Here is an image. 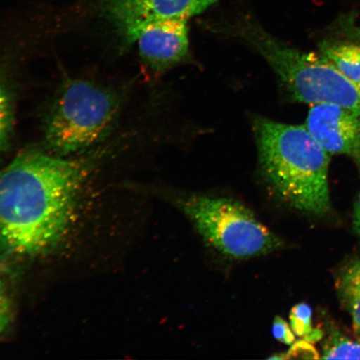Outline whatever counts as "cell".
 Here are the masks:
<instances>
[{
    "label": "cell",
    "instance_id": "1",
    "mask_svg": "<svg viewBox=\"0 0 360 360\" xmlns=\"http://www.w3.org/2000/svg\"><path fill=\"white\" fill-rule=\"evenodd\" d=\"M86 169L82 162L31 150L0 171V258H33L60 244Z\"/></svg>",
    "mask_w": 360,
    "mask_h": 360
},
{
    "label": "cell",
    "instance_id": "2",
    "mask_svg": "<svg viewBox=\"0 0 360 360\" xmlns=\"http://www.w3.org/2000/svg\"><path fill=\"white\" fill-rule=\"evenodd\" d=\"M253 127L261 172L274 193L295 210L325 214L330 206V155L304 125L258 116Z\"/></svg>",
    "mask_w": 360,
    "mask_h": 360
},
{
    "label": "cell",
    "instance_id": "3",
    "mask_svg": "<svg viewBox=\"0 0 360 360\" xmlns=\"http://www.w3.org/2000/svg\"><path fill=\"white\" fill-rule=\"evenodd\" d=\"M238 34L271 67L292 100L309 105L335 103L360 114V82L318 53L290 46L250 20L238 27Z\"/></svg>",
    "mask_w": 360,
    "mask_h": 360
},
{
    "label": "cell",
    "instance_id": "4",
    "mask_svg": "<svg viewBox=\"0 0 360 360\" xmlns=\"http://www.w3.org/2000/svg\"><path fill=\"white\" fill-rule=\"evenodd\" d=\"M177 206L202 240L227 257H260L283 246L281 238L240 202L193 195L179 199Z\"/></svg>",
    "mask_w": 360,
    "mask_h": 360
},
{
    "label": "cell",
    "instance_id": "5",
    "mask_svg": "<svg viewBox=\"0 0 360 360\" xmlns=\"http://www.w3.org/2000/svg\"><path fill=\"white\" fill-rule=\"evenodd\" d=\"M117 111L118 102L107 89L86 80L70 81L49 112L45 145L62 157L86 150L109 132Z\"/></svg>",
    "mask_w": 360,
    "mask_h": 360
},
{
    "label": "cell",
    "instance_id": "6",
    "mask_svg": "<svg viewBox=\"0 0 360 360\" xmlns=\"http://www.w3.org/2000/svg\"><path fill=\"white\" fill-rule=\"evenodd\" d=\"M187 20H166L120 27L126 41L137 45L143 60L165 71L186 60L190 52Z\"/></svg>",
    "mask_w": 360,
    "mask_h": 360
},
{
    "label": "cell",
    "instance_id": "7",
    "mask_svg": "<svg viewBox=\"0 0 360 360\" xmlns=\"http://www.w3.org/2000/svg\"><path fill=\"white\" fill-rule=\"evenodd\" d=\"M304 126L328 154L348 157L360 172L359 112L335 103H315Z\"/></svg>",
    "mask_w": 360,
    "mask_h": 360
},
{
    "label": "cell",
    "instance_id": "8",
    "mask_svg": "<svg viewBox=\"0 0 360 360\" xmlns=\"http://www.w3.org/2000/svg\"><path fill=\"white\" fill-rule=\"evenodd\" d=\"M218 0H105L108 15L117 28L166 20H188Z\"/></svg>",
    "mask_w": 360,
    "mask_h": 360
},
{
    "label": "cell",
    "instance_id": "9",
    "mask_svg": "<svg viewBox=\"0 0 360 360\" xmlns=\"http://www.w3.org/2000/svg\"><path fill=\"white\" fill-rule=\"evenodd\" d=\"M317 53L341 73L360 82V26L353 13L334 22L319 41Z\"/></svg>",
    "mask_w": 360,
    "mask_h": 360
},
{
    "label": "cell",
    "instance_id": "10",
    "mask_svg": "<svg viewBox=\"0 0 360 360\" xmlns=\"http://www.w3.org/2000/svg\"><path fill=\"white\" fill-rule=\"evenodd\" d=\"M335 289L342 306L352 319L355 334L360 335V259L350 260L340 269Z\"/></svg>",
    "mask_w": 360,
    "mask_h": 360
},
{
    "label": "cell",
    "instance_id": "11",
    "mask_svg": "<svg viewBox=\"0 0 360 360\" xmlns=\"http://www.w3.org/2000/svg\"><path fill=\"white\" fill-rule=\"evenodd\" d=\"M322 359H360V341H354L333 332L323 348Z\"/></svg>",
    "mask_w": 360,
    "mask_h": 360
},
{
    "label": "cell",
    "instance_id": "12",
    "mask_svg": "<svg viewBox=\"0 0 360 360\" xmlns=\"http://www.w3.org/2000/svg\"><path fill=\"white\" fill-rule=\"evenodd\" d=\"M290 326L295 335L306 339L314 331L312 309L308 304L300 303L292 308L290 314Z\"/></svg>",
    "mask_w": 360,
    "mask_h": 360
},
{
    "label": "cell",
    "instance_id": "13",
    "mask_svg": "<svg viewBox=\"0 0 360 360\" xmlns=\"http://www.w3.org/2000/svg\"><path fill=\"white\" fill-rule=\"evenodd\" d=\"M12 122L13 110L10 94L0 80V153L6 145Z\"/></svg>",
    "mask_w": 360,
    "mask_h": 360
},
{
    "label": "cell",
    "instance_id": "14",
    "mask_svg": "<svg viewBox=\"0 0 360 360\" xmlns=\"http://www.w3.org/2000/svg\"><path fill=\"white\" fill-rule=\"evenodd\" d=\"M12 317L11 295L8 294L7 283L0 271V335L6 330Z\"/></svg>",
    "mask_w": 360,
    "mask_h": 360
},
{
    "label": "cell",
    "instance_id": "15",
    "mask_svg": "<svg viewBox=\"0 0 360 360\" xmlns=\"http://www.w3.org/2000/svg\"><path fill=\"white\" fill-rule=\"evenodd\" d=\"M272 333L274 339L282 344L292 345L295 342V334L290 325L281 316L274 318Z\"/></svg>",
    "mask_w": 360,
    "mask_h": 360
},
{
    "label": "cell",
    "instance_id": "16",
    "mask_svg": "<svg viewBox=\"0 0 360 360\" xmlns=\"http://www.w3.org/2000/svg\"><path fill=\"white\" fill-rule=\"evenodd\" d=\"M283 359L303 358V359H318L319 358L317 350L313 347L309 341L302 340L295 342L292 347L285 354H282Z\"/></svg>",
    "mask_w": 360,
    "mask_h": 360
},
{
    "label": "cell",
    "instance_id": "17",
    "mask_svg": "<svg viewBox=\"0 0 360 360\" xmlns=\"http://www.w3.org/2000/svg\"><path fill=\"white\" fill-rule=\"evenodd\" d=\"M354 226L355 231L360 236V195L358 198L356 204H355L354 213Z\"/></svg>",
    "mask_w": 360,
    "mask_h": 360
}]
</instances>
